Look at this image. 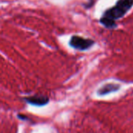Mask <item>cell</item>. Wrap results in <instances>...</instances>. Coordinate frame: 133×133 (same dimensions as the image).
<instances>
[{
  "instance_id": "cell-1",
  "label": "cell",
  "mask_w": 133,
  "mask_h": 133,
  "mask_svg": "<svg viewBox=\"0 0 133 133\" xmlns=\"http://www.w3.org/2000/svg\"><path fill=\"white\" fill-rule=\"evenodd\" d=\"M133 0H119L116 5L108 9L101 22L104 26L108 28H112L115 26V20L125 16V14L132 8Z\"/></svg>"
},
{
  "instance_id": "cell-2",
  "label": "cell",
  "mask_w": 133,
  "mask_h": 133,
  "mask_svg": "<svg viewBox=\"0 0 133 133\" xmlns=\"http://www.w3.org/2000/svg\"><path fill=\"white\" fill-rule=\"evenodd\" d=\"M94 41L90 39H85L78 36H73L70 41V45L78 50H86L94 44Z\"/></svg>"
},
{
  "instance_id": "cell-5",
  "label": "cell",
  "mask_w": 133,
  "mask_h": 133,
  "mask_svg": "<svg viewBox=\"0 0 133 133\" xmlns=\"http://www.w3.org/2000/svg\"><path fill=\"white\" fill-rule=\"evenodd\" d=\"M18 117H19L20 119H23V120H25V119H26V118H27V117H26V116H25V115H18Z\"/></svg>"
},
{
  "instance_id": "cell-4",
  "label": "cell",
  "mask_w": 133,
  "mask_h": 133,
  "mask_svg": "<svg viewBox=\"0 0 133 133\" xmlns=\"http://www.w3.org/2000/svg\"><path fill=\"white\" fill-rule=\"evenodd\" d=\"M118 88H119V85H116V84H113V83L106 84L105 86L102 87L99 90L98 94H100V95H106V94H108L109 93L118 90Z\"/></svg>"
},
{
  "instance_id": "cell-3",
  "label": "cell",
  "mask_w": 133,
  "mask_h": 133,
  "mask_svg": "<svg viewBox=\"0 0 133 133\" xmlns=\"http://www.w3.org/2000/svg\"><path fill=\"white\" fill-rule=\"evenodd\" d=\"M24 100L28 104H30L34 105V106H38V107L46 105L48 103V101H49V99L47 97L42 96V95L26 97V98H24Z\"/></svg>"
}]
</instances>
